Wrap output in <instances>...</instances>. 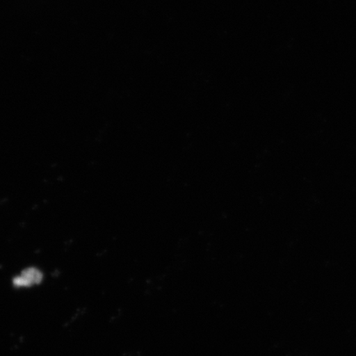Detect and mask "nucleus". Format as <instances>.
<instances>
[{"mask_svg": "<svg viewBox=\"0 0 356 356\" xmlns=\"http://www.w3.org/2000/svg\"><path fill=\"white\" fill-rule=\"evenodd\" d=\"M42 279L41 273L38 270L29 269L22 273L19 278L15 280L17 286H29V284L38 283Z\"/></svg>", "mask_w": 356, "mask_h": 356, "instance_id": "f257e3e1", "label": "nucleus"}]
</instances>
